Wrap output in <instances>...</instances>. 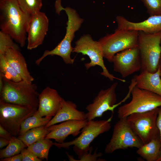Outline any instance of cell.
<instances>
[{"mask_svg":"<svg viewBox=\"0 0 161 161\" xmlns=\"http://www.w3.org/2000/svg\"><path fill=\"white\" fill-rule=\"evenodd\" d=\"M31 15L21 9L17 0H0V28L23 47Z\"/></svg>","mask_w":161,"mask_h":161,"instance_id":"1","label":"cell"},{"mask_svg":"<svg viewBox=\"0 0 161 161\" xmlns=\"http://www.w3.org/2000/svg\"><path fill=\"white\" fill-rule=\"evenodd\" d=\"M61 0H57L55 4L57 13L65 10L67 15L68 21L67 22L66 31L63 40L53 49L47 50L44 51L42 55L35 61V64L39 65L43 60L48 55H57L61 57L65 63L72 64L74 62L75 58L71 57V53L73 49L71 46V42L74 36L75 33L80 28L83 19L80 18L76 11L70 7H63L61 4Z\"/></svg>","mask_w":161,"mask_h":161,"instance_id":"2","label":"cell"},{"mask_svg":"<svg viewBox=\"0 0 161 161\" xmlns=\"http://www.w3.org/2000/svg\"><path fill=\"white\" fill-rule=\"evenodd\" d=\"M35 83L22 80L15 82L0 75V100L18 105L38 108L39 94Z\"/></svg>","mask_w":161,"mask_h":161,"instance_id":"3","label":"cell"},{"mask_svg":"<svg viewBox=\"0 0 161 161\" xmlns=\"http://www.w3.org/2000/svg\"><path fill=\"white\" fill-rule=\"evenodd\" d=\"M112 116L107 120H88L81 131L80 135L75 139L67 142L53 143V145L58 148L68 149L73 145V150L78 155L81 156L88 153L90 145L99 135L108 131L111 129Z\"/></svg>","mask_w":161,"mask_h":161,"instance_id":"4","label":"cell"},{"mask_svg":"<svg viewBox=\"0 0 161 161\" xmlns=\"http://www.w3.org/2000/svg\"><path fill=\"white\" fill-rule=\"evenodd\" d=\"M132 99L129 103L120 107L117 111L119 119L127 117L134 113L152 110L161 106V96L150 91L137 87L132 78L129 87Z\"/></svg>","mask_w":161,"mask_h":161,"instance_id":"5","label":"cell"},{"mask_svg":"<svg viewBox=\"0 0 161 161\" xmlns=\"http://www.w3.org/2000/svg\"><path fill=\"white\" fill-rule=\"evenodd\" d=\"M161 31L149 34L139 31L138 47L142 61L141 70L154 73L157 70L161 56Z\"/></svg>","mask_w":161,"mask_h":161,"instance_id":"6","label":"cell"},{"mask_svg":"<svg viewBox=\"0 0 161 161\" xmlns=\"http://www.w3.org/2000/svg\"><path fill=\"white\" fill-rule=\"evenodd\" d=\"M138 36L139 31L131 30H115L114 33L107 34L98 41L104 58L112 63L114 56L117 53L138 46Z\"/></svg>","mask_w":161,"mask_h":161,"instance_id":"7","label":"cell"},{"mask_svg":"<svg viewBox=\"0 0 161 161\" xmlns=\"http://www.w3.org/2000/svg\"><path fill=\"white\" fill-rule=\"evenodd\" d=\"M75 44L72 52L80 53L83 55H87L90 60L89 62L85 64L87 70L98 66L103 70L100 74L110 81H113L116 79L123 82H126L125 80L116 78L109 72L104 63L103 53L100 43L98 41H94L90 35H83L76 41Z\"/></svg>","mask_w":161,"mask_h":161,"instance_id":"8","label":"cell"},{"mask_svg":"<svg viewBox=\"0 0 161 161\" xmlns=\"http://www.w3.org/2000/svg\"><path fill=\"white\" fill-rule=\"evenodd\" d=\"M37 109L0 100V125L16 137L23 121L34 114Z\"/></svg>","mask_w":161,"mask_h":161,"instance_id":"9","label":"cell"},{"mask_svg":"<svg viewBox=\"0 0 161 161\" xmlns=\"http://www.w3.org/2000/svg\"><path fill=\"white\" fill-rule=\"evenodd\" d=\"M158 108L140 113H134L127 117V122L143 144L160 135L157 125Z\"/></svg>","mask_w":161,"mask_h":161,"instance_id":"10","label":"cell"},{"mask_svg":"<svg viewBox=\"0 0 161 161\" xmlns=\"http://www.w3.org/2000/svg\"><path fill=\"white\" fill-rule=\"evenodd\" d=\"M143 143L129 125L126 117L119 119L114 126L112 137L104 150L106 154L128 148H138Z\"/></svg>","mask_w":161,"mask_h":161,"instance_id":"11","label":"cell"},{"mask_svg":"<svg viewBox=\"0 0 161 161\" xmlns=\"http://www.w3.org/2000/svg\"><path fill=\"white\" fill-rule=\"evenodd\" d=\"M117 84V82H115L107 89L101 90L92 103L86 106L87 112L86 114L88 120L101 117L108 111H111L113 114L114 109L123 102L121 101L116 104L117 101L116 89Z\"/></svg>","mask_w":161,"mask_h":161,"instance_id":"12","label":"cell"},{"mask_svg":"<svg viewBox=\"0 0 161 161\" xmlns=\"http://www.w3.org/2000/svg\"><path fill=\"white\" fill-rule=\"evenodd\" d=\"M114 71L125 78L141 69L142 61L138 46L120 52L114 56Z\"/></svg>","mask_w":161,"mask_h":161,"instance_id":"13","label":"cell"},{"mask_svg":"<svg viewBox=\"0 0 161 161\" xmlns=\"http://www.w3.org/2000/svg\"><path fill=\"white\" fill-rule=\"evenodd\" d=\"M49 20L45 13L40 11L31 15L27 31V49L32 50L42 44L47 35Z\"/></svg>","mask_w":161,"mask_h":161,"instance_id":"14","label":"cell"},{"mask_svg":"<svg viewBox=\"0 0 161 161\" xmlns=\"http://www.w3.org/2000/svg\"><path fill=\"white\" fill-rule=\"evenodd\" d=\"M63 98L56 89L46 87L39 94L36 113L42 117L54 116L61 106Z\"/></svg>","mask_w":161,"mask_h":161,"instance_id":"15","label":"cell"},{"mask_svg":"<svg viewBox=\"0 0 161 161\" xmlns=\"http://www.w3.org/2000/svg\"><path fill=\"white\" fill-rule=\"evenodd\" d=\"M87 121L70 120L51 125L48 127L49 132L44 138L53 139L57 143H62L69 135L75 137L80 133V130Z\"/></svg>","mask_w":161,"mask_h":161,"instance_id":"16","label":"cell"},{"mask_svg":"<svg viewBox=\"0 0 161 161\" xmlns=\"http://www.w3.org/2000/svg\"><path fill=\"white\" fill-rule=\"evenodd\" d=\"M116 20L117 27L115 30H134L149 34L161 31V15L150 16L147 19L138 22L130 21L120 16L116 17Z\"/></svg>","mask_w":161,"mask_h":161,"instance_id":"17","label":"cell"},{"mask_svg":"<svg viewBox=\"0 0 161 161\" xmlns=\"http://www.w3.org/2000/svg\"><path fill=\"white\" fill-rule=\"evenodd\" d=\"M20 50L12 48H7L3 55L9 64L20 76L22 80L29 83H32L34 78L30 75L25 60Z\"/></svg>","mask_w":161,"mask_h":161,"instance_id":"18","label":"cell"},{"mask_svg":"<svg viewBox=\"0 0 161 161\" xmlns=\"http://www.w3.org/2000/svg\"><path fill=\"white\" fill-rule=\"evenodd\" d=\"M77 108L75 103L70 101H66L63 98L59 110L45 126V127L48 128L51 125L68 120H88L86 113L78 110Z\"/></svg>","mask_w":161,"mask_h":161,"instance_id":"19","label":"cell"},{"mask_svg":"<svg viewBox=\"0 0 161 161\" xmlns=\"http://www.w3.org/2000/svg\"><path fill=\"white\" fill-rule=\"evenodd\" d=\"M161 69L159 66L154 73L147 70L142 71L138 75H135L132 79L138 88L157 94L161 96Z\"/></svg>","mask_w":161,"mask_h":161,"instance_id":"20","label":"cell"},{"mask_svg":"<svg viewBox=\"0 0 161 161\" xmlns=\"http://www.w3.org/2000/svg\"><path fill=\"white\" fill-rule=\"evenodd\" d=\"M161 147L160 136L154 138L138 148L137 154L147 161H157Z\"/></svg>","mask_w":161,"mask_h":161,"instance_id":"21","label":"cell"},{"mask_svg":"<svg viewBox=\"0 0 161 161\" xmlns=\"http://www.w3.org/2000/svg\"><path fill=\"white\" fill-rule=\"evenodd\" d=\"M49 132L48 128L42 126L31 129L18 137L28 147L44 138Z\"/></svg>","mask_w":161,"mask_h":161,"instance_id":"22","label":"cell"},{"mask_svg":"<svg viewBox=\"0 0 161 161\" xmlns=\"http://www.w3.org/2000/svg\"><path fill=\"white\" fill-rule=\"evenodd\" d=\"M36 112L22 123L18 136L21 135L32 128L45 126L52 119V117H42Z\"/></svg>","mask_w":161,"mask_h":161,"instance_id":"23","label":"cell"},{"mask_svg":"<svg viewBox=\"0 0 161 161\" xmlns=\"http://www.w3.org/2000/svg\"><path fill=\"white\" fill-rule=\"evenodd\" d=\"M53 142L50 139H41L28 146L27 148L31 151L38 158L42 160H48L49 152L53 145Z\"/></svg>","mask_w":161,"mask_h":161,"instance_id":"24","label":"cell"},{"mask_svg":"<svg viewBox=\"0 0 161 161\" xmlns=\"http://www.w3.org/2000/svg\"><path fill=\"white\" fill-rule=\"evenodd\" d=\"M27 146L18 137L12 136L7 147L0 150V158L10 157L19 154Z\"/></svg>","mask_w":161,"mask_h":161,"instance_id":"25","label":"cell"},{"mask_svg":"<svg viewBox=\"0 0 161 161\" xmlns=\"http://www.w3.org/2000/svg\"><path fill=\"white\" fill-rule=\"evenodd\" d=\"M0 75L15 82L22 80L20 76L9 64L3 55H0Z\"/></svg>","mask_w":161,"mask_h":161,"instance_id":"26","label":"cell"},{"mask_svg":"<svg viewBox=\"0 0 161 161\" xmlns=\"http://www.w3.org/2000/svg\"><path fill=\"white\" fill-rule=\"evenodd\" d=\"M17 0L23 11L30 15L40 11L42 6V0Z\"/></svg>","mask_w":161,"mask_h":161,"instance_id":"27","label":"cell"},{"mask_svg":"<svg viewBox=\"0 0 161 161\" xmlns=\"http://www.w3.org/2000/svg\"><path fill=\"white\" fill-rule=\"evenodd\" d=\"M8 48H12L20 50L19 46L13 42V39L9 35L0 31V55L3 53Z\"/></svg>","mask_w":161,"mask_h":161,"instance_id":"28","label":"cell"},{"mask_svg":"<svg viewBox=\"0 0 161 161\" xmlns=\"http://www.w3.org/2000/svg\"><path fill=\"white\" fill-rule=\"evenodd\" d=\"M150 16L161 15V0H141Z\"/></svg>","mask_w":161,"mask_h":161,"instance_id":"29","label":"cell"},{"mask_svg":"<svg viewBox=\"0 0 161 161\" xmlns=\"http://www.w3.org/2000/svg\"><path fill=\"white\" fill-rule=\"evenodd\" d=\"M97 148L95 150L94 153L91 154L92 151H93V147L92 146H90V149L88 153L87 154L81 156H78V158L79 160H76V161H103L102 159L99 158L97 159V158L100 157L103 155V154L101 152H99L97 153Z\"/></svg>","mask_w":161,"mask_h":161,"instance_id":"30","label":"cell"},{"mask_svg":"<svg viewBox=\"0 0 161 161\" xmlns=\"http://www.w3.org/2000/svg\"><path fill=\"white\" fill-rule=\"evenodd\" d=\"M22 161H41L42 160L37 158L35 154L27 148H25L21 152Z\"/></svg>","mask_w":161,"mask_h":161,"instance_id":"31","label":"cell"},{"mask_svg":"<svg viewBox=\"0 0 161 161\" xmlns=\"http://www.w3.org/2000/svg\"><path fill=\"white\" fill-rule=\"evenodd\" d=\"M11 134L0 125V137L10 140L12 137Z\"/></svg>","mask_w":161,"mask_h":161,"instance_id":"32","label":"cell"},{"mask_svg":"<svg viewBox=\"0 0 161 161\" xmlns=\"http://www.w3.org/2000/svg\"><path fill=\"white\" fill-rule=\"evenodd\" d=\"M22 158L21 154H18L7 158L1 159V161H22Z\"/></svg>","mask_w":161,"mask_h":161,"instance_id":"33","label":"cell"},{"mask_svg":"<svg viewBox=\"0 0 161 161\" xmlns=\"http://www.w3.org/2000/svg\"><path fill=\"white\" fill-rule=\"evenodd\" d=\"M156 122L157 126L160 132L161 141V106L158 108Z\"/></svg>","mask_w":161,"mask_h":161,"instance_id":"34","label":"cell"},{"mask_svg":"<svg viewBox=\"0 0 161 161\" xmlns=\"http://www.w3.org/2000/svg\"><path fill=\"white\" fill-rule=\"evenodd\" d=\"M10 142V140L4 138L0 137V148H2L8 145Z\"/></svg>","mask_w":161,"mask_h":161,"instance_id":"35","label":"cell"},{"mask_svg":"<svg viewBox=\"0 0 161 161\" xmlns=\"http://www.w3.org/2000/svg\"><path fill=\"white\" fill-rule=\"evenodd\" d=\"M157 161H161V147L160 150L159 156Z\"/></svg>","mask_w":161,"mask_h":161,"instance_id":"36","label":"cell"},{"mask_svg":"<svg viewBox=\"0 0 161 161\" xmlns=\"http://www.w3.org/2000/svg\"><path fill=\"white\" fill-rule=\"evenodd\" d=\"M159 66L160 67L161 69V58L160 59V62Z\"/></svg>","mask_w":161,"mask_h":161,"instance_id":"37","label":"cell"},{"mask_svg":"<svg viewBox=\"0 0 161 161\" xmlns=\"http://www.w3.org/2000/svg\"><path fill=\"white\" fill-rule=\"evenodd\" d=\"M160 77L161 78V72H160Z\"/></svg>","mask_w":161,"mask_h":161,"instance_id":"38","label":"cell"}]
</instances>
